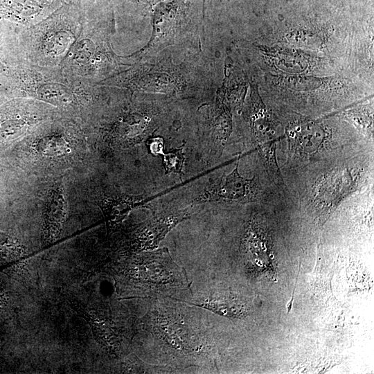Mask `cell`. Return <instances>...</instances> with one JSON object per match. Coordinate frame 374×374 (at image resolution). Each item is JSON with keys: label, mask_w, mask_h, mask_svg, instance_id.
<instances>
[{"label": "cell", "mask_w": 374, "mask_h": 374, "mask_svg": "<svg viewBox=\"0 0 374 374\" xmlns=\"http://www.w3.org/2000/svg\"><path fill=\"white\" fill-rule=\"evenodd\" d=\"M69 0H0V24L19 30L52 14Z\"/></svg>", "instance_id": "obj_9"}, {"label": "cell", "mask_w": 374, "mask_h": 374, "mask_svg": "<svg viewBox=\"0 0 374 374\" xmlns=\"http://www.w3.org/2000/svg\"><path fill=\"white\" fill-rule=\"evenodd\" d=\"M66 200L62 179L53 184L46 203L44 212V231L46 238L54 235L64 219Z\"/></svg>", "instance_id": "obj_11"}, {"label": "cell", "mask_w": 374, "mask_h": 374, "mask_svg": "<svg viewBox=\"0 0 374 374\" xmlns=\"http://www.w3.org/2000/svg\"><path fill=\"white\" fill-rule=\"evenodd\" d=\"M282 176L303 220L320 229L344 200L374 184V150L312 163Z\"/></svg>", "instance_id": "obj_1"}, {"label": "cell", "mask_w": 374, "mask_h": 374, "mask_svg": "<svg viewBox=\"0 0 374 374\" xmlns=\"http://www.w3.org/2000/svg\"><path fill=\"white\" fill-rule=\"evenodd\" d=\"M285 135L279 142L281 174L344 155L374 150L356 130L338 120L313 121L280 112Z\"/></svg>", "instance_id": "obj_4"}, {"label": "cell", "mask_w": 374, "mask_h": 374, "mask_svg": "<svg viewBox=\"0 0 374 374\" xmlns=\"http://www.w3.org/2000/svg\"><path fill=\"white\" fill-rule=\"evenodd\" d=\"M53 106L30 98L0 100V143L14 141L58 117Z\"/></svg>", "instance_id": "obj_8"}, {"label": "cell", "mask_w": 374, "mask_h": 374, "mask_svg": "<svg viewBox=\"0 0 374 374\" xmlns=\"http://www.w3.org/2000/svg\"><path fill=\"white\" fill-rule=\"evenodd\" d=\"M150 303L141 327L163 368L205 366L213 359L211 339L198 307L170 298Z\"/></svg>", "instance_id": "obj_3"}, {"label": "cell", "mask_w": 374, "mask_h": 374, "mask_svg": "<svg viewBox=\"0 0 374 374\" xmlns=\"http://www.w3.org/2000/svg\"><path fill=\"white\" fill-rule=\"evenodd\" d=\"M3 98H5V96L3 94V93L0 91V100Z\"/></svg>", "instance_id": "obj_18"}, {"label": "cell", "mask_w": 374, "mask_h": 374, "mask_svg": "<svg viewBox=\"0 0 374 374\" xmlns=\"http://www.w3.org/2000/svg\"><path fill=\"white\" fill-rule=\"evenodd\" d=\"M188 216V212H178L159 215L142 223L134 234V249L142 251L154 249L175 226Z\"/></svg>", "instance_id": "obj_10"}, {"label": "cell", "mask_w": 374, "mask_h": 374, "mask_svg": "<svg viewBox=\"0 0 374 374\" xmlns=\"http://www.w3.org/2000/svg\"><path fill=\"white\" fill-rule=\"evenodd\" d=\"M5 68V61L0 57V78Z\"/></svg>", "instance_id": "obj_17"}, {"label": "cell", "mask_w": 374, "mask_h": 374, "mask_svg": "<svg viewBox=\"0 0 374 374\" xmlns=\"http://www.w3.org/2000/svg\"><path fill=\"white\" fill-rule=\"evenodd\" d=\"M78 3L82 8L87 10L93 6L97 0H71Z\"/></svg>", "instance_id": "obj_16"}, {"label": "cell", "mask_w": 374, "mask_h": 374, "mask_svg": "<svg viewBox=\"0 0 374 374\" xmlns=\"http://www.w3.org/2000/svg\"><path fill=\"white\" fill-rule=\"evenodd\" d=\"M1 166H0V172H1Z\"/></svg>", "instance_id": "obj_19"}, {"label": "cell", "mask_w": 374, "mask_h": 374, "mask_svg": "<svg viewBox=\"0 0 374 374\" xmlns=\"http://www.w3.org/2000/svg\"><path fill=\"white\" fill-rule=\"evenodd\" d=\"M150 150L154 154H159L163 149V141L161 139H154L150 142Z\"/></svg>", "instance_id": "obj_15"}, {"label": "cell", "mask_w": 374, "mask_h": 374, "mask_svg": "<svg viewBox=\"0 0 374 374\" xmlns=\"http://www.w3.org/2000/svg\"><path fill=\"white\" fill-rule=\"evenodd\" d=\"M84 10L81 30L60 69L64 74L99 84L135 62L132 55L122 57L112 49L116 19L112 0L96 1Z\"/></svg>", "instance_id": "obj_5"}, {"label": "cell", "mask_w": 374, "mask_h": 374, "mask_svg": "<svg viewBox=\"0 0 374 374\" xmlns=\"http://www.w3.org/2000/svg\"><path fill=\"white\" fill-rule=\"evenodd\" d=\"M84 18V9L68 1L41 21L18 31L14 59L41 67L60 68Z\"/></svg>", "instance_id": "obj_6"}, {"label": "cell", "mask_w": 374, "mask_h": 374, "mask_svg": "<svg viewBox=\"0 0 374 374\" xmlns=\"http://www.w3.org/2000/svg\"><path fill=\"white\" fill-rule=\"evenodd\" d=\"M107 225L114 224L123 220L128 213L139 206L136 199L128 197H108L98 202Z\"/></svg>", "instance_id": "obj_12"}, {"label": "cell", "mask_w": 374, "mask_h": 374, "mask_svg": "<svg viewBox=\"0 0 374 374\" xmlns=\"http://www.w3.org/2000/svg\"><path fill=\"white\" fill-rule=\"evenodd\" d=\"M182 150V148H179L163 154V163L166 173H177L181 175L185 160Z\"/></svg>", "instance_id": "obj_14"}, {"label": "cell", "mask_w": 374, "mask_h": 374, "mask_svg": "<svg viewBox=\"0 0 374 374\" xmlns=\"http://www.w3.org/2000/svg\"><path fill=\"white\" fill-rule=\"evenodd\" d=\"M129 265L125 289L132 297L183 301L192 294L186 269L174 261L166 247L143 251Z\"/></svg>", "instance_id": "obj_7"}, {"label": "cell", "mask_w": 374, "mask_h": 374, "mask_svg": "<svg viewBox=\"0 0 374 374\" xmlns=\"http://www.w3.org/2000/svg\"><path fill=\"white\" fill-rule=\"evenodd\" d=\"M18 30L15 28L0 24V57H8L12 52L16 43Z\"/></svg>", "instance_id": "obj_13"}, {"label": "cell", "mask_w": 374, "mask_h": 374, "mask_svg": "<svg viewBox=\"0 0 374 374\" xmlns=\"http://www.w3.org/2000/svg\"><path fill=\"white\" fill-rule=\"evenodd\" d=\"M5 62L0 79L5 97L39 100L72 121L87 119L123 91L64 74L59 67H41L20 60Z\"/></svg>", "instance_id": "obj_2"}]
</instances>
